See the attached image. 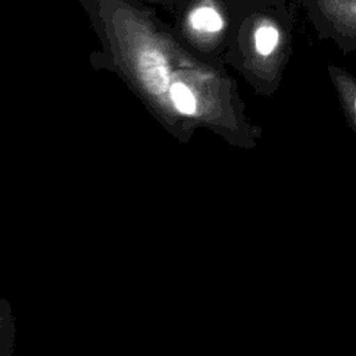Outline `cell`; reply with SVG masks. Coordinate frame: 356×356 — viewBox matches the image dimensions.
<instances>
[{"label": "cell", "mask_w": 356, "mask_h": 356, "mask_svg": "<svg viewBox=\"0 0 356 356\" xmlns=\"http://www.w3.org/2000/svg\"><path fill=\"white\" fill-rule=\"evenodd\" d=\"M102 11L110 31L131 49L136 67L146 83L161 92L168 82V61L161 40L139 10L120 0H103Z\"/></svg>", "instance_id": "obj_1"}, {"label": "cell", "mask_w": 356, "mask_h": 356, "mask_svg": "<svg viewBox=\"0 0 356 356\" xmlns=\"http://www.w3.org/2000/svg\"><path fill=\"white\" fill-rule=\"evenodd\" d=\"M171 99L174 102V106L178 108V111L184 114H193L196 110V102L192 95V92L182 83L177 82L171 86Z\"/></svg>", "instance_id": "obj_5"}, {"label": "cell", "mask_w": 356, "mask_h": 356, "mask_svg": "<svg viewBox=\"0 0 356 356\" xmlns=\"http://www.w3.org/2000/svg\"><path fill=\"white\" fill-rule=\"evenodd\" d=\"M280 31L270 19H261L253 29V46L254 50L263 56H270L280 44Z\"/></svg>", "instance_id": "obj_4"}, {"label": "cell", "mask_w": 356, "mask_h": 356, "mask_svg": "<svg viewBox=\"0 0 356 356\" xmlns=\"http://www.w3.org/2000/svg\"><path fill=\"white\" fill-rule=\"evenodd\" d=\"M330 72L345 118L356 135V78L337 67H331Z\"/></svg>", "instance_id": "obj_3"}, {"label": "cell", "mask_w": 356, "mask_h": 356, "mask_svg": "<svg viewBox=\"0 0 356 356\" xmlns=\"http://www.w3.org/2000/svg\"><path fill=\"white\" fill-rule=\"evenodd\" d=\"M186 25L193 35L211 38L224 29V17L216 3L211 0H203L189 10Z\"/></svg>", "instance_id": "obj_2"}]
</instances>
